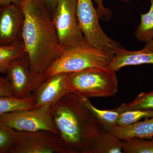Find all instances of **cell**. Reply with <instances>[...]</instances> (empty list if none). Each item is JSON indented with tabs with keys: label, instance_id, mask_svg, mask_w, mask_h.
Masks as SVG:
<instances>
[{
	"label": "cell",
	"instance_id": "cell-27",
	"mask_svg": "<svg viewBox=\"0 0 153 153\" xmlns=\"http://www.w3.org/2000/svg\"><path fill=\"white\" fill-rule=\"evenodd\" d=\"M1 7L0 6V13H1Z\"/></svg>",
	"mask_w": 153,
	"mask_h": 153
},
{
	"label": "cell",
	"instance_id": "cell-22",
	"mask_svg": "<svg viewBox=\"0 0 153 153\" xmlns=\"http://www.w3.org/2000/svg\"><path fill=\"white\" fill-rule=\"evenodd\" d=\"M15 130L0 118V153H9L13 141Z\"/></svg>",
	"mask_w": 153,
	"mask_h": 153
},
{
	"label": "cell",
	"instance_id": "cell-10",
	"mask_svg": "<svg viewBox=\"0 0 153 153\" xmlns=\"http://www.w3.org/2000/svg\"><path fill=\"white\" fill-rule=\"evenodd\" d=\"M24 14L20 5L1 7L0 13V45L13 44L21 38Z\"/></svg>",
	"mask_w": 153,
	"mask_h": 153
},
{
	"label": "cell",
	"instance_id": "cell-14",
	"mask_svg": "<svg viewBox=\"0 0 153 153\" xmlns=\"http://www.w3.org/2000/svg\"><path fill=\"white\" fill-rule=\"evenodd\" d=\"M79 101L88 110L91 114L100 123L106 130L110 131L117 126L120 112L114 109L101 110L95 107L91 103L89 99L77 96Z\"/></svg>",
	"mask_w": 153,
	"mask_h": 153
},
{
	"label": "cell",
	"instance_id": "cell-24",
	"mask_svg": "<svg viewBox=\"0 0 153 153\" xmlns=\"http://www.w3.org/2000/svg\"><path fill=\"white\" fill-rule=\"evenodd\" d=\"M123 2L128 1L131 0H121ZM94 2L97 5V12L100 19L105 18V20H108L111 16V12L109 9L105 7L102 3V0H94Z\"/></svg>",
	"mask_w": 153,
	"mask_h": 153
},
{
	"label": "cell",
	"instance_id": "cell-3",
	"mask_svg": "<svg viewBox=\"0 0 153 153\" xmlns=\"http://www.w3.org/2000/svg\"><path fill=\"white\" fill-rule=\"evenodd\" d=\"M70 93L88 98L114 96L118 89L116 72L105 68H91L67 74Z\"/></svg>",
	"mask_w": 153,
	"mask_h": 153
},
{
	"label": "cell",
	"instance_id": "cell-5",
	"mask_svg": "<svg viewBox=\"0 0 153 153\" xmlns=\"http://www.w3.org/2000/svg\"><path fill=\"white\" fill-rule=\"evenodd\" d=\"M52 19L62 51L89 45L78 21L76 0H60Z\"/></svg>",
	"mask_w": 153,
	"mask_h": 153
},
{
	"label": "cell",
	"instance_id": "cell-1",
	"mask_svg": "<svg viewBox=\"0 0 153 153\" xmlns=\"http://www.w3.org/2000/svg\"><path fill=\"white\" fill-rule=\"evenodd\" d=\"M21 35L25 53L33 72L44 71L62 52L49 10L43 0H23Z\"/></svg>",
	"mask_w": 153,
	"mask_h": 153
},
{
	"label": "cell",
	"instance_id": "cell-8",
	"mask_svg": "<svg viewBox=\"0 0 153 153\" xmlns=\"http://www.w3.org/2000/svg\"><path fill=\"white\" fill-rule=\"evenodd\" d=\"M51 109L49 106H42L15 111L2 115L0 118L9 127L16 131L46 130L59 135L52 118Z\"/></svg>",
	"mask_w": 153,
	"mask_h": 153
},
{
	"label": "cell",
	"instance_id": "cell-12",
	"mask_svg": "<svg viewBox=\"0 0 153 153\" xmlns=\"http://www.w3.org/2000/svg\"><path fill=\"white\" fill-rule=\"evenodd\" d=\"M150 64L153 65V40L146 42L141 50L128 51L122 48L114 54L108 68L117 71L127 66Z\"/></svg>",
	"mask_w": 153,
	"mask_h": 153
},
{
	"label": "cell",
	"instance_id": "cell-26",
	"mask_svg": "<svg viewBox=\"0 0 153 153\" xmlns=\"http://www.w3.org/2000/svg\"><path fill=\"white\" fill-rule=\"evenodd\" d=\"M23 0H0V6L3 7L10 4H16L20 5Z\"/></svg>",
	"mask_w": 153,
	"mask_h": 153
},
{
	"label": "cell",
	"instance_id": "cell-4",
	"mask_svg": "<svg viewBox=\"0 0 153 153\" xmlns=\"http://www.w3.org/2000/svg\"><path fill=\"white\" fill-rule=\"evenodd\" d=\"M114 55L87 45L64 49L44 71L47 78L60 73L77 72L91 68L108 67Z\"/></svg>",
	"mask_w": 153,
	"mask_h": 153
},
{
	"label": "cell",
	"instance_id": "cell-16",
	"mask_svg": "<svg viewBox=\"0 0 153 153\" xmlns=\"http://www.w3.org/2000/svg\"><path fill=\"white\" fill-rule=\"evenodd\" d=\"M22 38L9 45H0V74H6L11 62L26 55Z\"/></svg>",
	"mask_w": 153,
	"mask_h": 153
},
{
	"label": "cell",
	"instance_id": "cell-2",
	"mask_svg": "<svg viewBox=\"0 0 153 153\" xmlns=\"http://www.w3.org/2000/svg\"><path fill=\"white\" fill-rule=\"evenodd\" d=\"M51 111L66 153H91L95 141L106 130L74 94L64 96Z\"/></svg>",
	"mask_w": 153,
	"mask_h": 153
},
{
	"label": "cell",
	"instance_id": "cell-25",
	"mask_svg": "<svg viewBox=\"0 0 153 153\" xmlns=\"http://www.w3.org/2000/svg\"><path fill=\"white\" fill-rule=\"evenodd\" d=\"M46 4L49 10H50L54 11L57 3L60 0H43Z\"/></svg>",
	"mask_w": 153,
	"mask_h": 153
},
{
	"label": "cell",
	"instance_id": "cell-23",
	"mask_svg": "<svg viewBox=\"0 0 153 153\" xmlns=\"http://www.w3.org/2000/svg\"><path fill=\"white\" fill-rule=\"evenodd\" d=\"M15 96L10 83L6 77L0 74V97Z\"/></svg>",
	"mask_w": 153,
	"mask_h": 153
},
{
	"label": "cell",
	"instance_id": "cell-19",
	"mask_svg": "<svg viewBox=\"0 0 153 153\" xmlns=\"http://www.w3.org/2000/svg\"><path fill=\"white\" fill-rule=\"evenodd\" d=\"M114 109L119 112L134 110L153 111V91L149 93L142 92L133 101L122 103Z\"/></svg>",
	"mask_w": 153,
	"mask_h": 153
},
{
	"label": "cell",
	"instance_id": "cell-13",
	"mask_svg": "<svg viewBox=\"0 0 153 153\" xmlns=\"http://www.w3.org/2000/svg\"><path fill=\"white\" fill-rule=\"evenodd\" d=\"M110 131L124 141L134 138L151 139L153 137V117L130 125L116 126Z\"/></svg>",
	"mask_w": 153,
	"mask_h": 153
},
{
	"label": "cell",
	"instance_id": "cell-20",
	"mask_svg": "<svg viewBox=\"0 0 153 153\" xmlns=\"http://www.w3.org/2000/svg\"><path fill=\"white\" fill-rule=\"evenodd\" d=\"M123 151L125 153H153V139L134 138L124 141Z\"/></svg>",
	"mask_w": 153,
	"mask_h": 153
},
{
	"label": "cell",
	"instance_id": "cell-9",
	"mask_svg": "<svg viewBox=\"0 0 153 153\" xmlns=\"http://www.w3.org/2000/svg\"><path fill=\"white\" fill-rule=\"evenodd\" d=\"M6 74L15 97L19 98H25L32 95L47 78L44 73H36L31 70L26 54L13 60Z\"/></svg>",
	"mask_w": 153,
	"mask_h": 153
},
{
	"label": "cell",
	"instance_id": "cell-17",
	"mask_svg": "<svg viewBox=\"0 0 153 153\" xmlns=\"http://www.w3.org/2000/svg\"><path fill=\"white\" fill-rule=\"evenodd\" d=\"M36 99L32 94L25 98L15 96L0 97V116L15 111L30 109L35 107Z\"/></svg>",
	"mask_w": 153,
	"mask_h": 153
},
{
	"label": "cell",
	"instance_id": "cell-15",
	"mask_svg": "<svg viewBox=\"0 0 153 153\" xmlns=\"http://www.w3.org/2000/svg\"><path fill=\"white\" fill-rule=\"evenodd\" d=\"M124 141L110 131L102 132L95 141L91 153H123Z\"/></svg>",
	"mask_w": 153,
	"mask_h": 153
},
{
	"label": "cell",
	"instance_id": "cell-11",
	"mask_svg": "<svg viewBox=\"0 0 153 153\" xmlns=\"http://www.w3.org/2000/svg\"><path fill=\"white\" fill-rule=\"evenodd\" d=\"M67 74L60 73L48 77L33 93L36 99L35 107H52L63 97L70 93Z\"/></svg>",
	"mask_w": 153,
	"mask_h": 153
},
{
	"label": "cell",
	"instance_id": "cell-18",
	"mask_svg": "<svg viewBox=\"0 0 153 153\" xmlns=\"http://www.w3.org/2000/svg\"><path fill=\"white\" fill-rule=\"evenodd\" d=\"M149 10L146 14H141L140 25L137 27L134 35L140 42H148L153 38V0H150Z\"/></svg>",
	"mask_w": 153,
	"mask_h": 153
},
{
	"label": "cell",
	"instance_id": "cell-21",
	"mask_svg": "<svg viewBox=\"0 0 153 153\" xmlns=\"http://www.w3.org/2000/svg\"><path fill=\"white\" fill-rule=\"evenodd\" d=\"M153 117V111H143L134 110L120 112L117 126L130 125L143 118Z\"/></svg>",
	"mask_w": 153,
	"mask_h": 153
},
{
	"label": "cell",
	"instance_id": "cell-7",
	"mask_svg": "<svg viewBox=\"0 0 153 153\" xmlns=\"http://www.w3.org/2000/svg\"><path fill=\"white\" fill-rule=\"evenodd\" d=\"M9 153H66L60 136L46 130H15Z\"/></svg>",
	"mask_w": 153,
	"mask_h": 153
},
{
	"label": "cell",
	"instance_id": "cell-6",
	"mask_svg": "<svg viewBox=\"0 0 153 153\" xmlns=\"http://www.w3.org/2000/svg\"><path fill=\"white\" fill-rule=\"evenodd\" d=\"M76 13L80 27L88 45L104 49L114 55L123 48L102 30L92 0H76Z\"/></svg>",
	"mask_w": 153,
	"mask_h": 153
}]
</instances>
